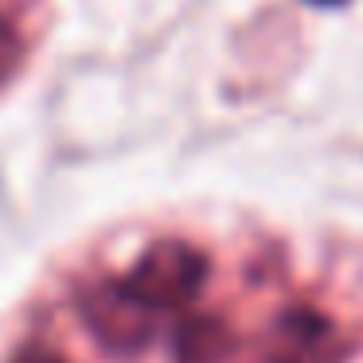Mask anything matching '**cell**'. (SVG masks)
<instances>
[{"instance_id":"1","label":"cell","mask_w":363,"mask_h":363,"mask_svg":"<svg viewBox=\"0 0 363 363\" xmlns=\"http://www.w3.org/2000/svg\"><path fill=\"white\" fill-rule=\"evenodd\" d=\"M207 281V258L196 246L180 242V238H160L137 258V266L121 277V289L149 308L152 316L168 313V308H184L196 301V293Z\"/></svg>"},{"instance_id":"2","label":"cell","mask_w":363,"mask_h":363,"mask_svg":"<svg viewBox=\"0 0 363 363\" xmlns=\"http://www.w3.org/2000/svg\"><path fill=\"white\" fill-rule=\"evenodd\" d=\"M86 316H90V328L98 332V340L118 347V352H133L152 336V313L137 305L121 285H110V289L98 293L90 301Z\"/></svg>"},{"instance_id":"3","label":"cell","mask_w":363,"mask_h":363,"mask_svg":"<svg viewBox=\"0 0 363 363\" xmlns=\"http://www.w3.org/2000/svg\"><path fill=\"white\" fill-rule=\"evenodd\" d=\"M16 63H20V35L12 24L0 20V86L9 82V74L16 71Z\"/></svg>"},{"instance_id":"4","label":"cell","mask_w":363,"mask_h":363,"mask_svg":"<svg viewBox=\"0 0 363 363\" xmlns=\"http://www.w3.org/2000/svg\"><path fill=\"white\" fill-rule=\"evenodd\" d=\"M308 4H320V9H336V4H347V0H308Z\"/></svg>"}]
</instances>
